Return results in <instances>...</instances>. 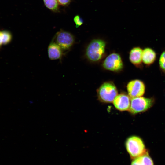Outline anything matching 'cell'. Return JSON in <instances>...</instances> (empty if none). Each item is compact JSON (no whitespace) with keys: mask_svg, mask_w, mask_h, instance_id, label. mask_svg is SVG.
Returning a JSON list of instances; mask_svg holds the SVG:
<instances>
[{"mask_svg":"<svg viewBox=\"0 0 165 165\" xmlns=\"http://www.w3.org/2000/svg\"><path fill=\"white\" fill-rule=\"evenodd\" d=\"M106 43L103 40L97 39L92 40L88 45L86 55L90 61L96 62L100 61L105 53Z\"/></svg>","mask_w":165,"mask_h":165,"instance_id":"6da1fadb","label":"cell"},{"mask_svg":"<svg viewBox=\"0 0 165 165\" xmlns=\"http://www.w3.org/2000/svg\"><path fill=\"white\" fill-rule=\"evenodd\" d=\"M125 146L130 158L133 160L147 152L143 140L137 136L133 135L128 137L125 142Z\"/></svg>","mask_w":165,"mask_h":165,"instance_id":"7a4b0ae2","label":"cell"},{"mask_svg":"<svg viewBox=\"0 0 165 165\" xmlns=\"http://www.w3.org/2000/svg\"><path fill=\"white\" fill-rule=\"evenodd\" d=\"M97 94L99 100L105 103H112L118 95L117 88L111 82H106L103 83L97 90Z\"/></svg>","mask_w":165,"mask_h":165,"instance_id":"3957f363","label":"cell"},{"mask_svg":"<svg viewBox=\"0 0 165 165\" xmlns=\"http://www.w3.org/2000/svg\"><path fill=\"white\" fill-rule=\"evenodd\" d=\"M52 41L58 45L64 52L72 48L74 44L75 38L70 32L61 29L55 34Z\"/></svg>","mask_w":165,"mask_h":165,"instance_id":"277c9868","label":"cell"},{"mask_svg":"<svg viewBox=\"0 0 165 165\" xmlns=\"http://www.w3.org/2000/svg\"><path fill=\"white\" fill-rule=\"evenodd\" d=\"M154 100L152 98L141 96L131 98L129 112L134 114L146 111L153 105Z\"/></svg>","mask_w":165,"mask_h":165,"instance_id":"5b68a950","label":"cell"},{"mask_svg":"<svg viewBox=\"0 0 165 165\" xmlns=\"http://www.w3.org/2000/svg\"><path fill=\"white\" fill-rule=\"evenodd\" d=\"M102 65L106 70L118 72L122 69L123 63L120 55L113 53L108 55L104 60Z\"/></svg>","mask_w":165,"mask_h":165,"instance_id":"8992f818","label":"cell"},{"mask_svg":"<svg viewBox=\"0 0 165 165\" xmlns=\"http://www.w3.org/2000/svg\"><path fill=\"white\" fill-rule=\"evenodd\" d=\"M128 95L130 98L142 96L145 90L144 82L139 79L130 81L127 86Z\"/></svg>","mask_w":165,"mask_h":165,"instance_id":"52a82bcc","label":"cell"},{"mask_svg":"<svg viewBox=\"0 0 165 165\" xmlns=\"http://www.w3.org/2000/svg\"><path fill=\"white\" fill-rule=\"evenodd\" d=\"M131 99L128 95L121 93L118 95L113 101L114 106L120 111L129 110L130 105Z\"/></svg>","mask_w":165,"mask_h":165,"instance_id":"ba28073f","label":"cell"},{"mask_svg":"<svg viewBox=\"0 0 165 165\" xmlns=\"http://www.w3.org/2000/svg\"><path fill=\"white\" fill-rule=\"evenodd\" d=\"M48 57L51 60L61 61L65 54L64 51L57 43L52 41L48 47Z\"/></svg>","mask_w":165,"mask_h":165,"instance_id":"9c48e42d","label":"cell"},{"mask_svg":"<svg viewBox=\"0 0 165 165\" xmlns=\"http://www.w3.org/2000/svg\"><path fill=\"white\" fill-rule=\"evenodd\" d=\"M143 50L139 47H135L130 51L129 60L131 63L137 67H140L142 64Z\"/></svg>","mask_w":165,"mask_h":165,"instance_id":"30bf717a","label":"cell"},{"mask_svg":"<svg viewBox=\"0 0 165 165\" xmlns=\"http://www.w3.org/2000/svg\"><path fill=\"white\" fill-rule=\"evenodd\" d=\"M156 53L152 49L147 47L143 50L142 62L147 65L152 64L156 60Z\"/></svg>","mask_w":165,"mask_h":165,"instance_id":"8fae6325","label":"cell"},{"mask_svg":"<svg viewBox=\"0 0 165 165\" xmlns=\"http://www.w3.org/2000/svg\"><path fill=\"white\" fill-rule=\"evenodd\" d=\"M131 165H154V163L147 151L142 155L133 159Z\"/></svg>","mask_w":165,"mask_h":165,"instance_id":"7c38bea8","label":"cell"},{"mask_svg":"<svg viewBox=\"0 0 165 165\" xmlns=\"http://www.w3.org/2000/svg\"><path fill=\"white\" fill-rule=\"evenodd\" d=\"M46 8L50 10L57 12L59 9V3L57 0H43Z\"/></svg>","mask_w":165,"mask_h":165,"instance_id":"4fadbf2b","label":"cell"},{"mask_svg":"<svg viewBox=\"0 0 165 165\" xmlns=\"http://www.w3.org/2000/svg\"><path fill=\"white\" fill-rule=\"evenodd\" d=\"M2 31V37L3 45H7L11 42L13 36L11 32L7 30Z\"/></svg>","mask_w":165,"mask_h":165,"instance_id":"5bb4252c","label":"cell"},{"mask_svg":"<svg viewBox=\"0 0 165 165\" xmlns=\"http://www.w3.org/2000/svg\"><path fill=\"white\" fill-rule=\"evenodd\" d=\"M159 64L161 70L165 74V50L162 52L160 55Z\"/></svg>","mask_w":165,"mask_h":165,"instance_id":"9a60e30c","label":"cell"},{"mask_svg":"<svg viewBox=\"0 0 165 165\" xmlns=\"http://www.w3.org/2000/svg\"><path fill=\"white\" fill-rule=\"evenodd\" d=\"M73 20L77 28L82 25L83 23V19L79 15H76L74 17Z\"/></svg>","mask_w":165,"mask_h":165,"instance_id":"2e32d148","label":"cell"},{"mask_svg":"<svg viewBox=\"0 0 165 165\" xmlns=\"http://www.w3.org/2000/svg\"><path fill=\"white\" fill-rule=\"evenodd\" d=\"M59 5L62 6H67L70 3L71 0H57Z\"/></svg>","mask_w":165,"mask_h":165,"instance_id":"e0dca14e","label":"cell"},{"mask_svg":"<svg viewBox=\"0 0 165 165\" xmlns=\"http://www.w3.org/2000/svg\"><path fill=\"white\" fill-rule=\"evenodd\" d=\"M2 45V31L0 30V49L1 48Z\"/></svg>","mask_w":165,"mask_h":165,"instance_id":"ac0fdd59","label":"cell"}]
</instances>
